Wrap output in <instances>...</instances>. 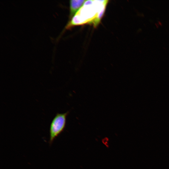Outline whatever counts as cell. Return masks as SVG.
I'll return each mask as SVG.
<instances>
[{
	"mask_svg": "<svg viewBox=\"0 0 169 169\" xmlns=\"http://www.w3.org/2000/svg\"><path fill=\"white\" fill-rule=\"evenodd\" d=\"M108 2V0H86L71 18L58 38L65 30L74 26L89 23L96 27L104 14Z\"/></svg>",
	"mask_w": 169,
	"mask_h": 169,
	"instance_id": "cell-1",
	"label": "cell"
},
{
	"mask_svg": "<svg viewBox=\"0 0 169 169\" xmlns=\"http://www.w3.org/2000/svg\"><path fill=\"white\" fill-rule=\"evenodd\" d=\"M69 111L63 113H57L52 120L49 127V144L51 145L55 138L64 130L66 118Z\"/></svg>",
	"mask_w": 169,
	"mask_h": 169,
	"instance_id": "cell-2",
	"label": "cell"
},
{
	"mask_svg": "<svg viewBox=\"0 0 169 169\" xmlns=\"http://www.w3.org/2000/svg\"><path fill=\"white\" fill-rule=\"evenodd\" d=\"M86 0H74L70 1V13L69 18H71L83 6Z\"/></svg>",
	"mask_w": 169,
	"mask_h": 169,
	"instance_id": "cell-3",
	"label": "cell"
}]
</instances>
